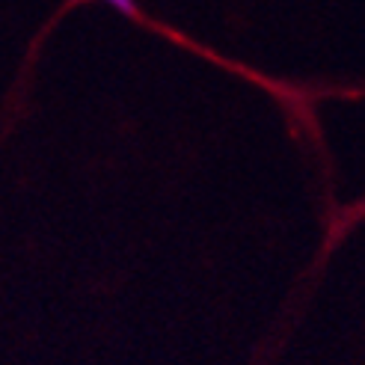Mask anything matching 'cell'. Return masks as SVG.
I'll use <instances>...</instances> for the list:
<instances>
[{
	"mask_svg": "<svg viewBox=\"0 0 365 365\" xmlns=\"http://www.w3.org/2000/svg\"><path fill=\"white\" fill-rule=\"evenodd\" d=\"M107 4H110V6H116L119 12H128V15L134 12V0H107Z\"/></svg>",
	"mask_w": 365,
	"mask_h": 365,
	"instance_id": "6da1fadb",
	"label": "cell"
}]
</instances>
